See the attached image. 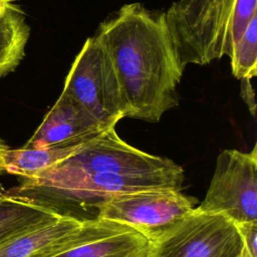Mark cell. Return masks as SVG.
<instances>
[{
  "instance_id": "obj_1",
  "label": "cell",
  "mask_w": 257,
  "mask_h": 257,
  "mask_svg": "<svg viewBox=\"0 0 257 257\" xmlns=\"http://www.w3.org/2000/svg\"><path fill=\"white\" fill-rule=\"evenodd\" d=\"M94 36L105 49L126 105V117L157 122L179 104L185 68L165 12L127 3L99 23Z\"/></svg>"
},
{
  "instance_id": "obj_2",
  "label": "cell",
  "mask_w": 257,
  "mask_h": 257,
  "mask_svg": "<svg viewBox=\"0 0 257 257\" xmlns=\"http://www.w3.org/2000/svg\"><path fill=\"white\" fill-rule=\"evenodd\" d=\"M257 14V0H176L165 11L181 65L228 56Z\"/></svg>"
},
{
  "instance_id": "obj_3",
  "label": "cell",
  "mask_w": 257,
  "mask_h": 257,
  "mask_svg": "<svg viewBox=\"0 0 257 257\" xmlns=\"http://www.w3.org/2000/svg\"><path fill=\"white\" fill-rule=\"evenodd\" d=\"M181 168L168 158L150 155L126 144L113 126L50 169L22 179L33 183H55L93 174L159 173Z\"/></svg>"
},
{
  "instance_id": "obj_4",
  "label": "cell",
  "mask_w": 257,
  "mask_h": 257,
  "mask_svg": "<svg viewBox=\"0 0 257 257\" xmlns=\"http://www.w3.org/2000/svg\"><path fill=\"white\" fill-rule=\"evenodd\" d=\"M63 92L72 97L104 127L126 117V105L111 61L98 39L88 37L64 80Z\"/></svg>"
},
{
  "instance_id": "obj_5",
  "label": "cell",
  "mask_w": 257,
  "mask_h": 257,
  "mask_svg": "<svg viewBox=\"0 0 257 257\" xmlns=\"http://www.w3.org/2000/svg\"><path fill=\"white\" fill-rule=\"evenodd\" d=\"M196 203L181 190H141L109 197L97 207L95 218L124 224L154 242L179 225Z\"/></svg>"
},
{
  "instance_id": "obj_6",
  "label": "cell",
  "mask_w": 257,
  "mask_h": 257,
  "mask_svg": "<svg viewBox=\"0 0 257 257\" xmlns=\"http://www.w3.org/2000/svg\"><path fill=\"white\" fill-rule=\"evenodd\" d=\"M235 225L257 221V149L222 151L204 200L197 207Z\"/></svg>"
},
{
  "instance_id": "obj_7",
  "label": "cell",
  "mask_w": 257,
  "mask_h": 257,
  "mask_svg": "<svg viewBox=\"0 0 257 257\" xmlns=\"http://www.w3.org/2000/svg\"><path fill=\"white\" fill-rule=\"evenodd\" d=\"M244 242L227 218L197 207L173 230L152 242L150 257H242Z\"/></svg>"
},
{
  "instance_id": "obj_8",
  "label": "cell",
  "mask_w": 257,
  "mask_h": 257,
  "mask_svg": "<svg viewBox=\"0 0 257 257\" xmlns=\"http://www.w3.org/2000/svg\"><path fill=\"white\" fill-rule=\"evenodd\" d=\"M152 242L133 228L90 218L68 235L31 257H150Z\"/></svg>"
},
{
  "instance_id": "obj_9",
  "label": "cell",
  "mask_w": 257,
  "mask_h": 257,
  "mask_svg": "<svg viewBox=\"0 0 257 257\" xmlns=\"http://www.w3.org/2000/svg\"><path fill=\"white\" fill-rule=\"evenodd\" d=\"M106 130L72 97L61 91L24 147L80 146Z\"/></svg>"
},
{
  "instance_id": "obj_10",
  "label": "cell",
  "mask_w": 257,
  "mask_h": 257,
  "mask_svg": "<svg viewBox=\"0 0 257 257\" xmlns=\"http://www.w3.org/2000/svg\"><path fill=\"white\" fill-rule=\"evenodd\" d=\"M81 222V219L72 216H60L20 233L0 244V257H31L77 229Z\"/></svg>"
},
{
  "instance_id": "obj_11",
  "label": "cell",
  "mask_w": 257,
  "mask_h": 257,
  "mask_svg": "<svg viewBox=\"0 0 257 257\" xmlns=\"http://www.w3.org/2000/svg\"><path fill=\"white\" fill-rule=\"evenodd\" d=\"M80 146L7 148L3 157L5 172L21 178L37 175L66 159Z\"/></svg>"
},
{
  "instance_id": "obj_12",
  "label": "cell",
  "mask_w": 257,
  "mask_h": 257,
  "mask_svg": "<svg viewBox=\"0 0 257 257\" xmlns=\"http://www.w3.org/2000/svg\"><path fill=\"white\" fill-rule=\"evenodd\" d=\"M59 217L46 208L0 195V244Z\"/></svg>"
},
{
  "instance_id": "obj_13",
  "label": "cell",
  "mask_w": 257,
  "mask_h": 257,
  "mask_svg": "<svg viewBox=\"0 0 257 257\" xmlns=\"http://www.w3.org/2000/svg\"><path fill=\"white\" fill-rule=\"evenodd\" d=\"M29 36L30 27L25 14L15 4L0 18V78L20 64Z\"/></svg>"
},
{
  "instance_id": "obj_14",
  "label": "cell",
  "mask_w": 257,
  "mask_h": 257,
  "mask_svg": "<svg viewBox=\"0 0 257 257\" xmlns=\"http://www.w3.org/2000/svg\"><path fill=\"white\" fill-rule=\"evenodd\" d=\"M231 72L235 78L252 79L257 74V14L249 21L242 37L230 54Z\"/></svg>"
},
{
  "instance_id": "obj_15",
  "label": "cell",
  "mask_w": 257,
  "mask_h": 257,
  "mask_svg": "<svg viewBox=\"0 0 257 257\" xmlns=\"http://www.w3.org/2000/svg\"><path fill=\"white\" fill-rule=\"evenodd\" d=\"M244 242L249 257H257V221L236 225Z\"/></svg>"
},
{
  "instance_id": "obj_16",
  "label": "cell",
  "mask_w": 257,
  "mask_h": 257,
  "mask_svg": "<svg viewBox=\"0 0 257 257\" xmlns=\"http://www.w3.org/2000/svg\"><path fill=\"white\" fill-rule=\"evenodd\" d=\"M240 94L252 116L256 115V101L251 79H241Z\"/></svg>"
},
{
  "instance_id": "obj_17",
  "label": "cell",
  "mask_w": 257,
  "mask_h": 257,
  "mask_svg": "<svg viewBox=\"0 0 257 257\" xmlns=\"http://www.w3.org/2000/svg\"><path fill=\"white\" fill-rule=\"evenodd\" d=\"M17 0H0V18H2L9 9H11Z\"/></svg>"
},
{
  "instance_id": "obj_18",
  "label": "cell",
  "mask_w": 257,
  "mask_h": 257,
  "mask_svg": "<svg viewBox=\"0 0 257 257\" xmlns=\"http://www.w3.org/2000/svg\"><path fill=\"white\" fill-rule=\"evenodd\" d=\"M7 148H8V147L6 146V144L0 139V175L5 172L3 157H4V152H5V150H6Z\"/></svg>"
},
{
  "instance_id": "obj_19",
  "label": "cell",
  "mask_w": 257,
  "mask_h": 257,
  "mask_svg": "<svg viewBox=\"0 0 257 257\" xmlns=\"http://www.w3.org/2000/svg\"><path fill=\"white\" fill-rule=\"evenodd\" d=\"M242 257H249V256H248V255H247V253H246V251H245V253H244V254H243V256H242Z\"/></svg>"
}]
</instances>
